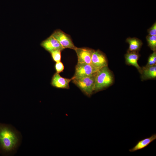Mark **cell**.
<instances>
[{"instance_id": "6da1fadb", "label": "cell", "mask_w": 156, "mask_h": 156, "mask_svg": "<svg viewBox=\"0 0 156 156\" xmlns=\"http://www.w3.org/2000/svg\"><path fill=\"white\" fill-rule=\"evenodd\" d=\"M19 134L12 127L0 123V151L4 154L12 152L20 143Z\"/></svg>"}, {"instance_id": "7a4b0ae2", "label": "cell", "mask_w": 156, "mask_h": 156, "mask_svg": "<svg viewBox=\"0 0 156 156\" xmlns=\"http://www.w3.org/2000/svg\"><path fill=\"white\" fill-rule=\"evenodd\" d=\"M113 81V75L107 66L99 69L96 74L94 92L108 87L112 84Z\"/></svg>"}, {"instance_id": "3957f363", "label": "cell", "mask_w": 156, "mask_h": 156, "mask_svg": "<svg viewBox=\"0 0 156 156\" xmlns=\"http://www.w3.org/2000/svg\"><path fill=\"white\" fill-rule=\"evenodd\" d=\"M96 73L79 78L72 79V82L84 94L90 97L94 92Z\"/></svg>"}, {"instance_id": "277c9868", "label": "cell", "mask_w": 156, "mask_h": 156, "mask_svg": "<svg viewBox=\"0 0 156 156\" xmlns=\"http://www.w3.org/2000/svg\"><path fill=\"white\" fill-rule=\"evenodd\" d=\"M98 70L91 64L77 62L74 75L72 78L77 79L89 76L95 73Z\"/></svg>"}, {"instance_id": "5b68a950", "label": "cell", "mask_w": 156, "mask_h": 156, "mask_svg": "<svg viewBox=\"0 0 156 156\" xmlns=\"http://www.w3.org/2000/svg\"><path fill=\"white\" fill-rule=\"evenodd\" d=\"M51 35L58 41L64 49L69 48L75 50L76 48L70 36L61 30H56Z\"/></svg>"}, {"instance_id": "8992f818", "label": "cell", "mask_w": 156, "mask_h": 156, "mask_svg": "<svg viewBox=\"0 0 156 156\" xmlns=\"http://www.w3.org/2000/svg\"><path fill=\"white\" fill-rule=\"evenodd\" d=\"M77 54L78 62L91 64L92 55L94 50L88 48H78L74 50Z\"/></svg>"}, {"instance_id": "52a82bcc", "label": "cell", "mask_w": 156, "mask_h": 156, "mask_svg": "<svg viewBox=\"0 0 156 156\" xmlns=\"http://www.w3.org/2000/svg\"><path fill=\"white\" fill-rule=\"evenodd\" d=\"M91 64L98 70L107 66V61L105 55L100 50L94 51L92 57Z\"/></svg>"}, {"instance_id": "ba28073f", "label": "cell", "mask_w": 156, "mask_h": 156, "mask_svg": "<svg viewBox=\"0 0 156 156\" xmlns=\"http://www.w3.org/2000/svg\"><path fill=\"white\" fill-rule=\"evenodd\" d=\"M40 45L49 53L56 50H60L62 51L64 49L58 41L52 35L42 41Z\"/></svg>"}, {"instance_id": "9c48e42d", "label": "cell", "mask_w": 156, "mask_h": 156, "mask_svg": "<svg viewBox=\"0 0 156 156\" xmlns=\"http://www.w3.org/2000/svg\"><path fill=\"white\" fill-rule=\"evenodd\" d=\"M72 79V78L68 79L63 77L59 73L56 72L52 77L51 84L53 87L57 88L68 89L69 83Z\"/></svg>"}, {"instance_id": "30bf717a", "label": "cell", "mask_w": 156, "mask_h": 156, "mask_svg": "<svg viewBox=\"0 0 156 156\" xmlns=\"http://www.w3.org/2000/svg\"><path fill=\"white\" fill-rule=\"evenodd\" d=\"M125 61L127 64L132 65L135 67L141 73L142 68L139 65L138 61L139 58V55L137 52L128 51L125 55Z\"/></svg>"}, {"instance_id": "8fae6325", "label": "cell", "mask_w": 156, "mask_h": 156, "mask_svg": "<svg viewBox=\"0 0 156 156\" xmlns=\"http://www.w3.org/2000/svg\"><path fill=\"white\" fill-rule=\"evenodd\" d=\"M142 80L155 79L156 77V64L149 66H146L142 68L141 73Z\"/></svg>"}, {"instance_id": "7c38bea8", "label": "cell", "mask_w": 156, "mask_h": 156, "mask_svg": "<svg viewBox=\"0 0 156 156\" xmlns=\"http://www.w3.org/2000/svg\"><path fill=\"white\" fill-rule=\"evenodd\" d=\"M156 139V134L152 135L150 137L147 138L139 141L132 148L129 149L130 152H134L143 149Z\"/></svg>"}, {"instance_id": "4fadbf2b", "label": "cell", "mask_w": 156, "mask_h": 156, "mask_svg": "<svg viewBox=\"0 0 156 156\" xmlns=\"http://www.w3.org/2000/svg\"><path fill=\"white\" fill-rule=\"evenodd\" d=\"M126 42L129 45L128 51L137 52L140 50L142 44L141 40L135 38H128Z\"/></svg>"}, {"instance_id": "5bb4252c", "label": "cell", "mask_w": 156, "mask_h": 156, "mask_svg": "<svg viewBox=\"0 0 156 156\" xmlns=\"http://www.w3.org/2000/svg\"><path fill=\"white\" fill-rule=\"evenodd\" d=\"M148 45L150 49L153 51L156 50V35L151 36L148 35L146 37Z\"/></svg>"}, {"instance_id": "9a60e30c", "label": "cell", "mask_w": 156, "mask_h": 156, "mask_svg": "<svg viewBox=\"0 0 156 156\" xmlns=\"http://www.w3.org/2000/svg\"><path fill=\"white\" fill-rule=\"evenodd\" d=\"M62 51L60 50H56L50 52L53 60L56 62L61 61Z\"/></svg>"}, {"instance_id": "2e32d148", "label": "cell", "mask_w": 156, "mask_h": 156, "mask_svg": "<svg viewBox=\"0 0 156 156\" xmlns=\"http://www.w3.org/2000/svg\"><path fill=\"white\" fill-rule=\"evenodd\" d=\"M156 52L154 51L149 56L148 60L147 63L146 65L147 66H151L156 64Z\"/></svg>"}, {"instance_id": "e0dca14e", "label": "cell", "mask_w": 156, "mask_h": 156, "mask_svg": "<svg viewBox=\"0 0 156 156\" xmlns=\"http://www.w3.org/2000/svg\"><path fill=\"white\" fill-rule=\"evenodd\" d=\"M55 68L56 73H60L63 71L64 69V65L61 61L56 62L55 65Z\"/></svg>"}, {"instance_id": "ac0fdd59", "label": "cell", "mask_w": 156, "mask_h": 156, "mask_svg": "<svg viewBox=\"0 0 156 156\" xmlns=\"http://www.w3.org/2000/svg\"><path fill=\"white\" fill-rule=\"evenodd\" d=\"M149 35H156V23L155 22L148 30Z\"/></svg>"}]
</instances>
